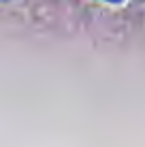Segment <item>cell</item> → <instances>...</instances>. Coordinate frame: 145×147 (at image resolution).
Returning <instances> with one entry per match:
<instances>
[{"label":"cell","instance_id":"cell-1","mask_svg":"<svg viewBox=\"0 0 145 147\" xmlns=\"http://www.w3.org/2000/svg\"><path fill=\"white\" fill-rule=\"evenodd\" d=\"M107 2H122V0H107Z\"/></svg>","mask_w":145,"mask_h":147}]
</instances>
